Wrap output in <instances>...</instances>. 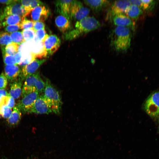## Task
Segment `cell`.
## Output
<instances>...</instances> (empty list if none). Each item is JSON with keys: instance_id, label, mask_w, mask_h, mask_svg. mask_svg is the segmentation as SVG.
Returning <instances> with one entry per match:
<instances>
[{"instance_id": "cell-1", "label": "cell", "mask_w": 159, "mask_h": 159, "mask_svg": "<svg viewBox=\"0 0 159 159\" xmlns=\"http://www.w3.org/2000/svg\"><path fill=\"white\" fill-rule=\"evenodd\" d=\"M100 26L99 21L94 17L86 16L77 21L75 25V29L64 33V37L66 40H72L95 30Z\"/></svg>"}, {"instance_id": "cell-2", "label": "cell", "mask_w": 159, "mask_h": 159, "mask_svg": "<svg viewBox=\"0 0 159 159\" xmlns=\"http://www.w3.org/2000/svg\"><path fill=\"white\" fill-rule=\"evenodd\" d=\"M131 36L129 28L116 26L112 33L111 45L116 51H126L130 45Z\"/></svg>"}, {"instance_id": "cell-3", "label": "cell", "mask_w": 159, "mask_h": 159, "mask_svg": "<svg viewBox=\"0 0 159 159\" xmlns=\"http://www.w3.org/2000/svg\"><path fill=\"white\" fill-rule=\"evenodd\" d=\"M45 83L43 96L51 107L52 112L59 114L62 105L60 95L49 79H47Z\"/></svg>"}, {"instance_id": "cell-4", "label": "cell", "mask_w": 159, "mask_h": 159, "mask_svg": "<svg viewBox=\"0 0 159 159\" xmlns=\"http://www.w3.org/2000/svg\"><path fill=\"white\" fill-rule=\"evenodd\" d=\"M45 83L37 72L25 79L22 91V95L32 91H36L40 94L44 92Z\"/></svg>"}, {"instance_id": "cell-5", "label": "cell", "mask_w": 159, "mask_h": 159, "mask_svg": "<svg viewBox=\"0 0 159 159\" xmlns=\"http://www.w3.org/2000/svg\"><path fill=\"white\" fill-rule=\"evenodd\" d=\"M22 95V98L17 106L23 113H29L34 102L39 96V94L37 91H32Z\"/></svg>"}, {"instance_id": "cell-6", "label": "cell", "mask_w": 159, "mask_h": 159, "mask_svg": "<svg viewBox=\"0 0 159 159\" xmlns=\"http://www.w3.org/2000/svg\"><path fill=\"white\" fill-rule=\"evenodd\" d=\"M146 113L151 117L159 115V92H155L147 99L144 104Z\"/></svg>"}, {"instance_id": "cell-7", "label": "cell", "mask_w": 159, "mask_h": 159, "mask_svg": "<svg viewBox=\"0 0 159 159\" xmlns=\"http://www.w3.org/2000/svg\"><path fill=\"white\" fill-rule=\"evenodd\" d=\"M90 11L89 9L85 7L81 2L73 0L70 9V19L80 21L87 16Z\"/></svg>"}, {"instance_id": "cell-8", "label": "cell", "mask_w": 159, "mask_h": 159, "mask_svg": "<svg viewBox=\"0 0 159 159\" xmlns=\"http://www.w3.org/2000/svg\"><path fill=\"white\" fill-rule=\"evenodd\" d=\"M52 112L51 107L43 95H40L34 102L29 113L48 114Z\"/></svg>"}, {"instance_id": "cell-9", "label": "cell", "mask_w": 159, "mask_h": 159, "mask_svg": "<svg viewBox=\"0 0 159 159\" xmlns=\"http://www.w3.org/2000/svg\"><path fill=\"white\" fill-rule=\"evenodd\" d=\"M10 15H16L24 18L26 17L27 13L24 7L19 0L6 6L0 17L1 20L6 16Z\"/></svg>"}, {"instance_id": "cell-10", "label": "cell", "mask_w": 159, "mask_h": 159, "mask_svg": "<svg viewBox=\"0 0 159 159\" xmlns=\"http://www.w3.org/2000/svg\"><path fill=\"white\" fill-rule=\"evenodd\" d=\"M46 60L45 59H35L29 64L24 66L19 75L21 80L25 79L28 76L35 73L40 66Z\"/></svg>"}, {"instance_id": "cell-11", "label": "cell", "mask_w": 159, "mask_h": 159, "mask_svg": "<svg viewBox=\"0 0 159 159\" xmlns=\"http://www.w3.org/2000/svg\"><path fill=\"white\" fill-rule=\"evenodd\" d=\"M49 14V9L43 5L33 9L26 16L29 15L31 20L34 21H37L43 22L47 19Z\"/></svg>"}, {"instance_id": "cell-12", "label": "cell", "mask_w": 159, "mask_h": 159, "mask_svg": "<svg viewBox=\"0 0 159 159\" xmlns=\"http://www.w3.org/2000/svg\"><path fill=\"white\" fill-rule=\"evenodd\" d=\"M43 43L47 55H51L59 48L61 44V41L55 35H49Z\"/></svg>"}, {"instance_id": "cell-13", "label": "cell", "mask_w": 159, "mask_h": 159, "mask_svg": "<svg viewBox=\"0 0 159 159\" xmlns=\"http://www.w3.org/2000/svg\"><path fill=\"white\" fill-rule=\"evenodd\" d=\"M129 0L115 1L112 4L109 11L110 17L120 14H124L131 5Z\"/></svg>"}, {"instance_id": "cell-14", "label": "cell", "mask_w": 159, "mask_h": 159, "mask_svg": "<svg viewBox=\"0 0 159 159\" xmlns=\"http://www.w3.org/2000/svg\"><path fill=\"white\" fill-rule=\"evenodd\" d=\"M113 24L117 26H121L134 28V23L132 19L126 14H120L111 17Z\"/></svg>"}, {"instance_id": "cell-15", "label": "cell", "mask_w": 159, "mask_h": 159, "mask_svg": "<svg viewBox=\"0 0 159 159\" xmlns=\"http://www.w3.org/2000/svg\"><path fill=\"white\" fill-rule=\"evenodd\" d=\"M73 0H58L55 2L56 11L70 20V9Z\"/></svg>"}, {"instance_id": "cell-16", "label": "cell", "mask_w": 159, "mask_h": 159, "mask_svg": "<svg viewBox=\"0 0 159 159\" xmlns=\"http://www.w3.org/2000/svg\"><path fill=\"white\" fill-rule=\"evenodd\" d=\"M31 53L36 59L37 58L42 59L46 57L47 54L43 42L34 38L32 41Z\"/></svg>"}, {"instance_id": "cell-17", "label": "cell", "mask_w": 159, "mask_h": 159, "mask_svg": "<svg viewBox=\"0 0 159 159\" xmlns=\"http://www.w3.org/2000/svg\"><path fill=\"white\" fill-rule=\"evenodd\" d=\"M56 24L59 30L62 33L69 31L71 28L70 20L65 16L59 15L55 18Z\"/></svg>"}, {"instance_id": "cell-18", "label": "cell", "mask_w": 159, "mask_h": 159, "mask_svg": "<svg viewBox=\"0 0 159 159\" xmlns=\"http://www.w3.org/2000/svg\"><path fill=\"white\" fill-rule=\"evenodd\" d=\"M85 4L95 12H99L106 7L109 1L105 0H84Z\"/></svg>"}, {"instance_id": "cell-19", "label": "cell", "mask_w": 159, "mask_h": 159, "mask_svg": "<svg viewBox=\"0 0 159 159\" xmlns=\"http://www.w3.org/2000/svg\"><path fill=\"white\" fill-rule=\"evenodd\" d=\"M21 70L17 65H5L4 67L5 74L9 80L16 79L20 75Z\"/></svg>"}, {"instance_id": "cell-20", "label": "cell", "mask_w": 159, "mask_h": 159, "mask_svg": "<svg viewBox=\"0 0 159 159\" xmlns=\"http://www.w3.org/2000/svg\"><path fill=\"white\" fill-rule=\"evenodd\" d=\"M21 115V111L18 107H14L11 115L7 119L8 124L11 126L16 125L20 121Z\"/></svg>"}, {"instance_id": "cell-21", "label": "cell", "mask_w": 159, "mask_h": 159, "mask_svg": "<svg viewBox=\"0 0 159 159\" xmlns=\"http://www.w3.org/2000/svg\"><path fill=\"white\" fill-rule=\"evenodd\" d=\"M24 18L16 15L7 16L1 20L4 27L8 25L20 24L22 20Z\"/></svg>"}, {"instance_id": "cell-22", "label": "cell", "mask_w": 159, "mask_h": 159, "mask_svg": "<svg viewBox=\"0 0 159 159\" xmlns=\"http://www.w3.org/2000/svg\"><path fill=\"white\" fill-rule=\"evenodd\" d=\"M21 80L15 81L11 85L9 95L14 99L19 98L21 95L22 85Z\"/></svg>"}, {"instance_id": "cell-23", "label": "cell", "mask_w": 159, "mask_h": 159, "mask_svg": "<svg viewBox=\"0 0 159 159\" xmlns=\"http://www.w3.org/2000/svg\"><path fill=\"white\" fill-rule=\"evenodd\" d=\"M142 13V10L139 7L131 4L127 9L125 14L131 19H136Z\"/></svg>"}, {"instance_id": "cell-24", "label": "cell", "mask_w": 159, "mask_h": 159, "mask_svg": "<svg viewBox=\"0 0 159 159\" xmlns=\"http://www.w3.org/2000/svg\"><path fill=\"white\" fill-rule=\"evenodd\" d=\"M19 45L14 42L4 47H1L2 53H5L9 55L14 56L18 52Z\"/></svg>"}, {"instance_id": "cell-25", "label": "cell", "mask_w": 159, "mask_h": 159, "mask_svg": "<svg viewBox=\"0 0 159 159\" xmlns=\"http://www.w3.org/2000/svg\"><path fill=\"white\" fill-rule=\"evenodd\" d=\"M32 41L25 42L19 45L18 52L22 55L29 54L31 53Z\"/></svg>"}, {"instance_id": "cell-26", "label": "cell", "mask_w": 159, "mask_h": 159, "mask_svg": "<svg viewBox=\"0 0 159 159\" xmlns=\"http://www.w3.org/2000/svg\"><path fill=\"white\" fill-rule=\"evenodd\" d=\"M21 32L25 42L32 41L35 37V32L33 28L23 29Z\"/></svg>"}, {"instance_id": "cell-27", "label": "cell", "mask_w": 159, "mask_h": 159, "mask_svg": "<svg viewBox=\"0 0 159 159\" xmlns=\"http://www.w3.org/2000/svg\"><path fill=\"white\" fill-rule=\"evenodd\" d=\"M12 42L9 33L3 32H0V45L1 47H4Z\"/></svg>"}, {"instance_id": "cell-28", "label": "cell", "mask_w": 159, "mask_h": 159, "mask_svg": "<svg viewBox=\"0 0 159 159\" xmlns=\"http://www.w3.org/2000/svg\"><path fill=\"white\" fill-rule=\"evenodd\" d=\"M13 42L20 45L25 42L23 37L22 32H16L11 33L10 34Z\"/></svg>"}, {"instance_id": "cell-29", "label": "cell", "mask_w": 159, "mask_h": 159, "mask_svg": "<svg viewBox=\"0 0 159 159\" xmlns=\"http://www.w3.org/2000/svg\"><path fill=\"white\" fill-rule=\"evenodd\" d=\"M35 59L34 56L31 53L29 54L21 55L20 62L18 64L24 67L29 64Z\"/></svg>"}, {"instance_id": "cell-30", "label": "cell", "mask_w": 159, "mask_h": 159, "mask_svg": "<svg viewBox=\"0 0 159 159\" xmlns=\"http://www.w3.org/2000/svg\"><path fill=\"white\" fill-rule=\"evenodd\" d=\"M155 3V1L153 0H141L140 8L145 10L151 9L154 7Z\"/></svg>"}, {"instance_id": "cell-31", "label": "cell", "mask_w": 159, "mask_h": 159, "mask_svg": "<svg viewBox=\"0 0 159 159\" xmlns=\"http://www.w3.org/2000/svg\"><path fill=\"white\" fill-rule=\"evenodd\" d=\"M12 112L11 109L7 105H0V115L3 118L7 119Z\"/></svg>"}, {"instance_id": "cell-32", "label": "cell", "mask_w": 159, "mask_h": 159, "mask_svg": "<svg viewBox=\"0 0 159 159\" xmlns=\"http://www.w3.org/2000/svg\"><path fill=\"white\" fill-rule=\"evenodd\" d=\"M2 54L4 62L5 65H17L14 56L8 55L5 53Z\"/></svg>"}, {"instance_id": "cell-33", "label": "cell", "mask_w": 159, "mask_h": 159, "mask_svg": "<svg viewBox=\"0 0 159 159\" xmlns=\"http://www.w3.org/2000/svg\"><path fill=\"white\" fill-rule=\"evenodd\" d=\"M34 21L28 19L26 18H24L20 24V29H26L33 28Z\"/></svg>"}, {"instance_id": "cell-34", "label": "cell", "mask_w": 159, "mask_h": 159, "mask_svg": "<svg viewBox=\"0 0 159 159\" xmlns=\"http://www.w3.org/2000/svg\"><path fill=\"white\" fill-rule=\"evenodd\" d=\"M35 38L37 40L43 42L49 36L45 29H42L37 31L35 32Z\"/></svg>"}, {"instance_id": "cell-35", "label": "cell", "mask_w": 159, "mask_h": 159, "mask_svg": "<svg viewBox=\"0 0 159 159\" xmlns=\"http://www.w3.org/2000/svg\"><path fill=\"white\" fill-rule=\"evenodd\" d=\"M20 29V24L8 25L5 26L4 28L5 31L10 33L16 32Z\"/></svg>"}, {"instance_id": "cell-36", "label": "cell", "mask_w": 159, "mask_h": 159, "mask_svg": "<svg viewBox=\"0 0 159 159\" xmlns=\"http://www.w3.org/2000/svg\"><path fill=\"white\" fill-rule=\"evenodd\" d=\"M7 84V79L3 72L0 74V89H4Z\"/></svg>"}, {"instance_id": "cell-37", "label": "cell", "mask_w": 159, "mask_h": 159, "mask_svg": "<svg viewBox=\"0 0 159 159\" xmlns=\"http://www.w3.org/2000/svg\"><path fill=\"white\" fill-rule=\"evenodd\" d=\"M45 26L43 22L37 21H34L33 29L35 32L40 29H44Z\"/></svg>"}, {"instance_id": "cell-38", "label": "cell", "mask_w": 159, "mask_h": 159, "mask_svg": "<svg viewBox=\"0 0 159 159\" xmlns=\"http://www.w3.org/2000/svg\"><path fill=\"white\" fill-rule=\"evenodd\" d=\"M15 103V102L14 99L10 96L7 106L10 108L12 109L14 107Z\"/></svg>"}, {"instance_id": "cell-39", "label": "cell", "mask_w": 159, "mask_h": 159, "mask_svg": "<svg viewBox=\"0 0 159 159\" xmlns=\"http://www.w3.org/2000/svg\"><path fill=\"white\" fill-rule=\"evenodd\" d=\"M14 56L15 58L16 64H18L20 62L21 58V54L19 52H18Z\"/></svg>"}, {"instance_id": "cell-40", "label": "cell", "mask_w": 159, "mask_h": 159, "mask_svg": "<svg viewBox=\"0 0 159 159\" xmlns=\"http://www.w3.org/2000/svg\"><path fill=\"white\" fill-rule=\"evenodd\" d=\"M9 95L6 91L4 89H0V102L2 98L4 96Z\"/></svg>"}, {"instance_id": "cell-41", "label": "cell", "mask_w": 159, "mask_h": 159, "mask_svg": "<svg viewBox=\"0 0 159 159\" xmlns=\"http://www.w3.org/2000/svg\"><path fill=\"white\" fill-rule=\"evenodd\" d=\"M16 1L13 0H0V3L9 5L15 2Z\"/></svg>"}, {"instance_id": "cell-42", "label": "cell", "mask_w": 159, "mask_h": 159, "mask_svg": "<svg viewBox=\"0 0 159 159\" xmlns=\"http://www.w3.org/2000/svg\"><path fill=\"white\" fill-rule=\"evenodd\" d=\"M1 19H0V28L1 24Z\"/></svg>"}, {"instance_id": "cell-43", "label": "cell", "mask_w": 159, "mask_h": 159, "mask_svg": "<svg viewBox=\"0 0 159 159\" xmlns=\"http://www.w3.org/2000/svg\"><path fill=\"white\" fill-rule=\"evenodd\" d=\"M0 117H1V115H0Z\"/></svg>"}, {"instance_id": "cell-44", "label": "cell", "mask_w": 159, "mask_h": 159, "mask_svg": "<svg viewBox=\"0 0 159 159\" xmlns=\"http://www.w3.org/2000/svg\"></svg>"}, {"instance_id": "cell-45", "label": "cell", "mask_w": 159, "mask_h": 159, "mask_svg": "<svg viewBox=\"0 0 159 159\" xmlns=\"http://www.w3.org/2000/svg\"></svg>"}]
</instances>
